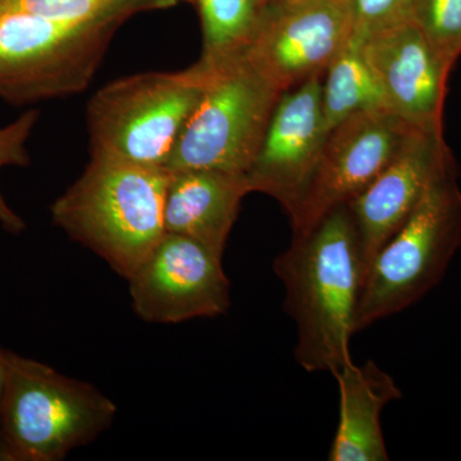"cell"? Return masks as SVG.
Returning a JSON list of instances; mask_svg holds the SVG:
<instances>
[{
	"instance_id": "6da1fadb",
	"label": "cell",
	"mask_w": 461,
	"mask_h": 461,
	"mask_svg": "<svg viewBox=\"0 0 461 461\" xmlns=\"http://www.w3.org/2000/svg\"><path fill=\"white\" fill-rule=\"evenodd\" d=\"M273 271L284 285L285 312L296 326V363L308 373L336 375L353 362L350 342L366 277L348 205L294 235Z\"/></svg>"
},
{
	"instance_id": "7a4b0ae2",
	"label": "cell",
	"mask_w": 461,
	"mask_h": 461,
	"mask_svg": "<svg viewBox=\"0 0 461 461\" xmlns=\"http://www.w3.org/2000/svg\"><path fill=\"white\" fill-rule=\"evenodd\" d=\"M169 177L166 168L91 156L81 177L51 205V218L129 278L165 236Z\"/></svg>"
},
{
	"instance_id": "3957f363",
	"label": "cell",
	"mask_w": 461,
	"mask_h": 461,
	"mask_svg": "<svg viewBox=\"0 0 461 461\" xmlns=\"http://www.w3.org/2000/svg\"><path fill=\"white\" fill-rule=\"evenodd\" d=\"M460 247L461 189L453 163L369 264L355 315L357 333L420 302L444 280Z\"/></svg>"
},
{
	"instance_id": "277c9868",
	"label": "cell",
	"mask_w": 461,
	"mask_h": 461,
	"mask_svg": "<svg viewBox=\"0 0 461 461\" xmlns=\"http://www.w3.org/2000/svg\"><path fill=\"white\" fill-rule=\"evenodd\" d=\"M115 411L114 403L91 384L7 353L0 406L5 459L62 460L107 429Z\"/></svg>"
},
{
	"instance_id": "5b68a950",
	"label": "cell",
	"mask_w": 461,
	"mask_h": 461,
	"mask_svg": "<svg viewBox=\"0 0 461 461\" xmlns=\"http://www.w3.org/2000/svg\"><path fill=\"white\" fill-rule=\"evenodd\" d=\"M209 66L127 76L87 105L91 156L166 168L208 83Z\"/></svg>"
},
{
	"instance_id": "8992f818",
	"label": "cell",
	"mask_w": 461,
	"mask_h": 461,
	"mask_svg": "<svg viewBox=\"0 0 461 461\" xmlns=\"http://www.w3.org/2000/svg\"><path fill=\"white\" fill-rule=\"evenodd\" d=\"M204 62L209 66L208 83L166 169L247 175L282 94L254 71L241 53Z\"/></svg>"
},
{
	"instance_id": "52a82bcc",
	"label": "cell",
	"mask_w": 461,
	"mask_h": 461,
	"mask_svg": "<svg viewBox=\"0 0 461 461\" xmlns=\"http://www.w3.org/2000/svg\"><path fill=\"white\" fill-rule=\"evenodd\" d=\"M122 23H69L0 12V99L26 104L81 93Z\"/></svg>"
},
{
	"instance_id": "ba28073f",
	"label": "cell",
	"mask_w": 461,
	"mask_h": 461,
	"mask_svg": "<svg viewBox=\"0 0 461 461\" xmlns=\"http://www.w3.org/2000/svg\"><path fill=\"white\" fill-rule=\"evenodd\" d=\"M354 33V0L267 3L245 60L278 93L321 76Z\"/></svg>"
},
{
	"instance_id": "9c48e42d",
	"label": "cell",
	"mask_w": 461,
	"mask_h": 461,
	"mask_svg": "<svg viewBox=\"0 0 461 461\" xmlns=\"http://www.w3.org/2000/svg\"><path fill=\"white\" fill-rule=\"evenodd\" d=\"M222 260L194 240L166 232L127 278L136 314L171 324L226 313L230 280Z\"/></svg>"
},
{
	"instance_id": "30bf717a",
	"label": "cell",
	"mask_w": 461,
	"mask_h": 461,
	"mask_svg": "<svg viewBox=\"0 0 461 461\" xmlns=\"http://www.w3.org/2000/svg\"><path fill=\"white\" fill-rule=\"evenodd\" d=\"M411 124L387 109L362 112L330 130L308 193L291 220L294 235L363 193L393 159Z\"/></svg>"
},
{
	"instance_id": "8fae6325",
	"label": "cell",
	"mask_w": 461,
	"mask_h": 461,
	"mask_svg": "<svg viewBox=\"0 0 461 461\" xmlns=\"http://www.w3.org/2000/svg\"><path fill=\"white\" fill-rule=\"evenodd\" d=\"M329 135L321 111V76L282 94L247 173L250 193L271 196L293 220L313 180Z\"/></svg>"
},
{
	"instance_id": "7c38bea8",
	"label": "cell",
	"mask_w": 461,
	"mask_h": 461,
	"mask_svg": "<svg viewBox=\"0 0 461 461\" xmlns=\"http://www.w3.org/2000/svg\"><path fill=\"white\" fill-rule=\"evenodd\" d=\"M453 163L444 130L411 127L393 159L348 203L366 273L379 249L405 222L432 181Z\"/></svg>"
},
{
	"instance_id": "4fadbf2b",
	"label": "cell",
	"mask_w": 461,
	"mask_h": 461,
	"mask_svg": "<svg viewBox=\"0 0 461 461\" xmlns=\"http://www.w3.org/2000/svg\"><path fill=\"white\" fill-rule=\"evenodd\" d=\"M359 42L388 109L411 126L444 130L446 87L451 71L414 21Z\"/></svg>"
},
{
	"instance_id": "5bb4252c",
	"label": "cell",
	"mask_w": 461,
	"mask_h": 461,
	"mask_svg": "<svg viewBox=\"0 0 461 461\" xmlns=\"http://www.w3.org/2000/svg\"><path fill=\"white\" fill-rule=\"evenodd\" d=\"M250 194L247 175L187 169L172 172L167 187L165 230L223 258L242 199Z\"/></svg>"
},
{
	"instance_id": "9a60e30c",
	"label": "cell",
	"mask_w": 461,
	"mask_h": 461,
	"mask_svg": "<svg viewBox=\"0 0 461 461\" xmlns=\"http://www.w3.org/2000/svg\"><path fill=\"white\" fill-rule=\"evenodd\" d=\"M333 377L339 384V415L329 460H390L381 418L388 403L402 397L395 379L373 360L362 366L348 363Z\"/></svg>"
},
{
	"instance_id": "2e32d148",
	"label": "cell",
	"mask_w": 461,
	"mask_h": 461,
	"mask_svg": "<svg viewBox=\"0 0 461 461\" xmlns=\"http://www.w3.org/2000/svg\"><path fill=\"white\" fill-rule=\"evenodd\" d=\"M321 81V111L329 131L362 112L387 109L384 90L354 38L327 67ZM391 112V111H390Z\"/></svg>"
},
{
	"instance_id": "e0dca14e",
	"label": "cell",
	"mask_w": 461,
	"mask_h": 461,
	"mask_svg": "<svg viewBox=\"0 0 461 461\" xmlns=\"http://www.w3.org/2000/svg\"><path fill=\"white\" fill-rule=\"evenodd\" d=\"M203 27L206 62L241 53L256 32L264 0H196Z\"/></svg>"
},
{
	"instance_id": "ac0fdd59",
	"label": "cell",
	"mask_w": 461,
	"mask_h": 461,
	"mask_svg": "<svg viewBox=\"0 0 461 461\" xmlns=\"http://www.w3.org/2000/svg\"><path fill=\"white\" fill-rule=\"evenodd\" d=\"M0 12H23L69 23L124 21L135 14L122 0H0Z\"/></svg>"
},
{
	"instance_id": "d6986e66",
	"label": "cell",
	"mask_w": 461,
	"mask_h": 461,
	"mask_svg": "<svg viewBox=\"0 0 461 461\" xmlns=\"http://www.w3.org/2000/svg\"><path fill=\"white\" fill-rule=\"evenodd\" d=\"M412 21L453 71L461 57V0H417Z\"/></svg>"
},
{
	"instance_id": "ffe728a7",
	"label": "cell",
	"mask_w": 461,
	"mask_h": 461,
	"mask_svg": "<svg viewBox=\"0 0 461 461\" xmlns=\"http://www.w3.org/2000/svg\"><path fill=\"white\" fill-rule=\"evenodd\" d=\"M39 111L30 109L14 122L0 129V169L8 166L26 167L30 165L26 142L39 120ZM0 226L11 233L25 230V222L12 211L0 193Z\"/></svg>"
},
{
	"instance_id": "44dd1931",
	"label": "cell",
	"mask_w": 461,
	"mask_h": 461,
	"mask_svg": "<svg viewBox=\"0 0 461 461\" xmlns=\"http://www.w3.org/2000/svg\"><path fill=\"white\" fill-rule=\"evenodd\" d=\"M417 0H354L355 41L411 23Z\"/></svg>"
},
{
	"instance_id": "7402d4cb",
	"label": "cell",
	"mask_w": 461,
	"mask_h": 461,
	"mask_svg": "<svg viewBox=\"0 0 461 461\" xmlns=\"http://www.w3.org/2000/svg\"><path fill=\"white\" fill-rule=\"evenodd\" d=\"M124 5H129L133 11L141 9L169 8L178 5L181 0H122Z\"/></svg>"
},
{
	"instance_id": "603a6c76",
	"label": "cell",
	"mask_w": 461,
	"mask_h": 461,
	"mask_svg": "<svg viewBox=\"0 0 461 461\" xmlns=\"http://www.w3.org/2000/svg\"><path fill=\"white\" fill-rule=\"evenodd\" d=\"M5 382H7V351L0 348V406L5 395Z\"/></svg>"
},
{
	"instance_id": "cb8c5ba5",
	"label": "cell",
	"mask_w": 461,
	"mask_h": 461,
	"mask_svg": "<svg viewBox=\"0 0 461 461\" xmlns=\"http://www.w3.org/2000/svg\"><path fill=\"white\" fill-rule=\"evenodd\" d=\"M266 3H271V2H278V0H264Z\"/></svg>"
}]
</instances>
